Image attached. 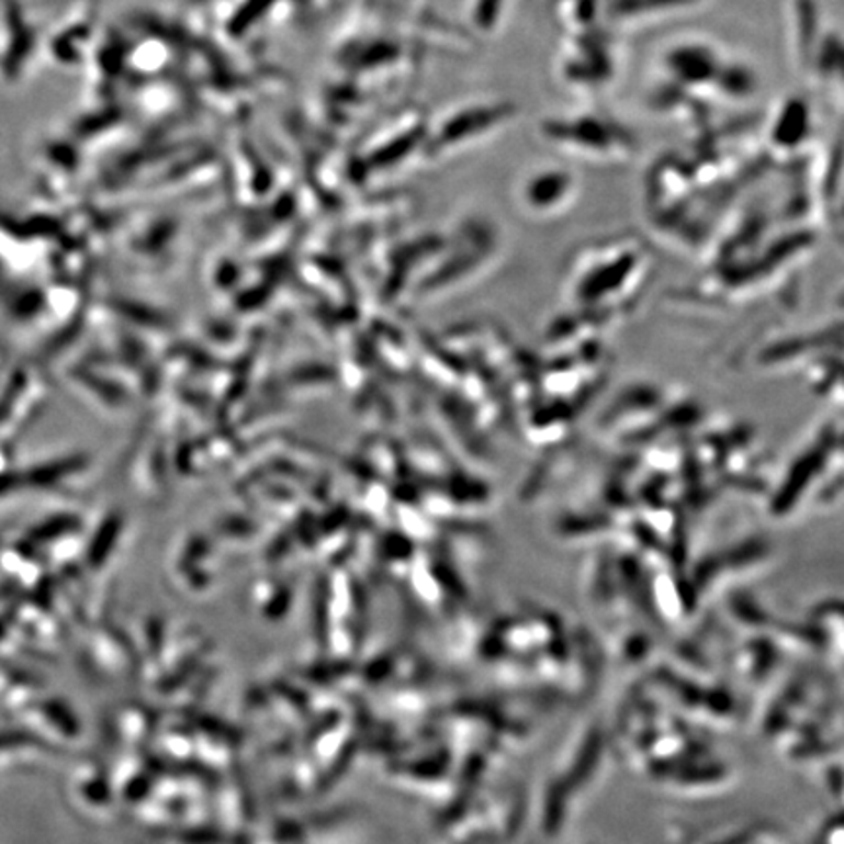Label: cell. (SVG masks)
Instances as JSON below:
<instances>
[{"label": "cell", "instance_id": "obj_2", "mask_svg": "<svg viewBox=\"0 0 844 844\" xmlns=\"http://www.w3.org/2000/svg\"><path fill=\"white\" fill-rule=\"evenodd\" d=\"M507 2L508 0H468V16L472 20L473 32L485 36L495 34Z\"/></svg>", "mask_w": 844, "mask_h": 844}, {"label": "cell", "instance_id": "obj_1", "mask_svg": "<svg viewBox=\"0 0 844 844\" xmlns=\"http://www.w3.org/2000/svg\"><path fill=\"white\" fill-rule=\"evenodd\" d=\"M667 65L676 79L690 85L720 79L721 67L716 61V55L700 45L676 49L668 55Z\"/></svg>", "mask_w": 844, "mask_h": 844}]
</instances>
